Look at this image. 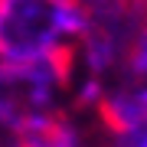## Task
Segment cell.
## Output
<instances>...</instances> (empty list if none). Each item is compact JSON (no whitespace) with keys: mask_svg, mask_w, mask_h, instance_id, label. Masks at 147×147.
Segmentation results:
<instances>
[{"mask_svg":"<svg viewBox=\"0 0 147 147\" xmlns=\"http://www.w3.org/2000/svg\"><path fill=\"white\" fill-rule=\"evenodd\" d=\"M85 23L79 0H0V65L46 69L56 85H69Z\"/></svg>","mask_w":147,"mask_h":147,"instance_id":"cell-1","label":"cell"},{"mask_svg":"<svg viewBox=\"0 0 147 147\" xmlns=\"http://www.w3.org/2000/svg\"><path fill=\"white\" fill-rule=\"evenodd\" d=\"M124 62L131 65V75H134V79L147 85V20L141 23V30H137L134 36H131V42H127Z\"/></svg>","mask_w":147,"mask_h":147,"instance_id":"cell-3","label":"cell"},{"mask_svg":"<svg viewBox=\"0 0 147 147\" xmlns=\"http://www.w3.org/2000/svg\"><path fill=\"white\" fill-rule=\"evenodd\" d=\"M13 147H82L65 111H23L13 118Z\"/></svg>","mask_w":147,"mask_h":147,"instance_id":"cell-2","label":"cell"},{"mask_svg":"<svg viewBox=\"0 0 147 147\" xmlns=\"http://www.w3.org/2000/svg\"><path fill=\"white\" fill-rule=\"evenodd\" d=\"M134 147H147V124H144V131L137 134V141H134Z\"/></svg>","mask_w":147,"mask_h":147,"instance_id":"cell-4","label":"cell"}]
</instances>
